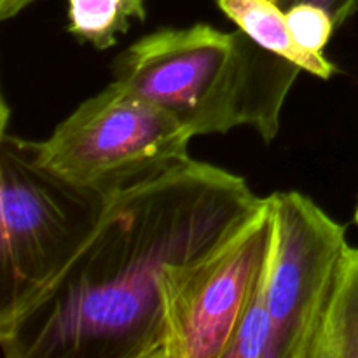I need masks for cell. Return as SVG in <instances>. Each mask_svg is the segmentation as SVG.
<instances>
[{"instance_id": "5bb4252c", "label": "cell", "mask_w": 358, "mask_h": 358, "mask_svg": "<svg viewBox=\"0 0 358 358\" xmlns=\"http://www.w3.org/2000/svg\"><path fill=\"white\" fill-rule=\"evenodd\" d=\"M355 222L358 224V206H357V212H355Z\"/></svg>"}, {"instance_id": "277c9868", "label": "cell", "mask_w": 358, "mask_h": 358, "mask_svg": "<svg viewBox=\"0 0 358 358\" xmlns=\"http://www.w3.org/2000/svg\"><path fill=\"white\" fill-rule=\"evenodd\" d=\"M103 201L49 170L37 142L2 129L0 311L34 292L69 259Z\"/></svg>"}, {"instance_id": "8fae6325", "label": "cell", "mask_w": 358, "mask_h": 358, "mask_svg": "<svg viewBox=\"0 0 358 358\" xmlns=\"http://www.w3.org/2000/svg\"><path fill=\"white\" fill-rule=\"evenodd\" d=\"M287 21L297 44L315 55H324L329 38L336 30L331 14L315 3H296L285 10Z\"/></svg>"}, {"instance_id": "4fadbf2b", "label": "cell", "mask_w": 358, "mask_h": 358, "mask_svg": "<svg viewBox=\"0 0 358 358\" xmlns=\"http://www.w3.org/2000/svg\"><path fill=\"white\" fill-rule=\"evenodd\" d=\"M31 2H35V0H0V20H9V17L17 16Z\"/></svg>"}, {"instance_id": "ba28073f", "label": "cell", "mask_w": 358, "mask_h": 358, "mask_svg": "<svg viewBox=\"0 0 358 358\" xmlns=\"http://www.w3.org/2000/svg\"><path fill=\"white\" fill-rule=\"evenodd\" d=\"M313 358H358V247H350Z\"/></svg>"}, {"instance_id": "6da1fadb", "label": "cell", "mask_w": 358, "mask_h": 358, "mask_svg": "<svg viewBox=\"0 0 358 358\" xmlns=\"http://www.w3.org/2000/svg\"><path fill=\"white\" fill-rule=\"evenodd\" d=\"M266 206L191 157L114 192L69 259L0 311L3 357L161 358L163 278L222 250Z\"/></svg>"}, {"instance_id": "9c48e42d", "label": "cell", "mask_w": 358, "mask_h": 358, "mask_svg": "<svg viewBox=\"0 0 358 358\" xmlns=\"http://www.w3.org/2000/svg\"><path fill=\"white\" fill-rule=\"evenodd\" d=\"M69 31L98 51L112 48L131 20H145V0H66Z\"/></svg>"}, {"instance_id": "52a82bcc", "label": "cell", "mask_w": 358, "mask_h": 358, "mask_svg": "<svg viewBox=\"0 0 358 358\" xmlns=\"http://www.w3.org/2000/svg\"><path fill=\"white\" fill-rule=\"evenodd\" d=\"M217 6L236 24L238 30L266 51L320 79L327 80L338 72V66L324 55H315L297 44L287 21L285 9L275 0H217Z\"/></svg>"}, {"instance_id": "3957f363", "label": "cell", "mask_w": 358, "mask_h": 358, "mask_svg": "<svg viewBox=\"0 0 358 358\" xmlns=\"http://www.w3.org/2000/svg\"><path fill=\"white\" fill-rule=\"evenodd\" d=\"M191 138L173 115L114 80L37 142V150L58 177L105 199L187 159Z\"/></svg>"}, {"instance_id": "7c38bea8", "label": "cell", "mask_w": 358, "mask_h": 358, "mask_svg": "<svg viewBox=\"0 0 358 358\" xmlns=\"http://www.w3.org/2000/svg\"><path fill=\"white\" fill-rule=\"evenodd\" d=\"M282 9H289V7L296 6V3H315V6H320L322 9L327 10L329 14L334 20L336 28H339L341 24H345L358 9V0H275Z\"/></svg>"}, {"instance_id": "5b68a950", "label": "cell", "mask_w": 358, "mask_h": 358, "mask_svg": "<svg viewBox=\"0 0 358 358\" xmlns=\"http://www.w3.org/2000/svg\"><path fill=\"white\" fill-rule=\"evenodd\" d=\"M273 231L266 294L280 358H313L350 245L346 229L297 191L268 196Z\"/></svg>"}, {"instance_id": "30bf717a", "label": "cell", "mask_w": 358, "mask_h": 358, "mask_svg": "<svg viewBox=\"0 0 358 358\" xmlns=\"http://www.w3.org/2000/svg\"><path fill=\"white\" fill-rule=\"evenodd\" d=\"M269 255V254H268ZM268 259L254 294L248 299L224 358H280L275 320L266 294Z\"/></svg>"}, {"instance_id": "8992f818", "label": "cell", "mask_w": 358, "mask_h": 358, "mask_svg": "<svg viewBox=\"0 0 358 358\" xmlns=\"http://www.w3.org/2000/svg\"><path fill=\"white\" fill-rule=\"evenodd\" d=\"M271 231L268 201L264 213L222 250L163 278L161 358H224L264 269Z\"/></svg>"}, {"instance_id": "7a4b0ae2", "label": "cell", "mask_w": 358, "mask_h": 358, "mask_svg": "<svg viewBox=\"0 0 358 358\" xmlns=\"http://www.w3.org/2000/svg\"><path fill=\"white\" fill-rule=\"evenodd\" d=\"M299 72L243 31L226 34L205 23L145 35L112 66L115 83L166 110L192 136L250 126L264 142L278 135Z\"/></svg>"}]
</instances>
